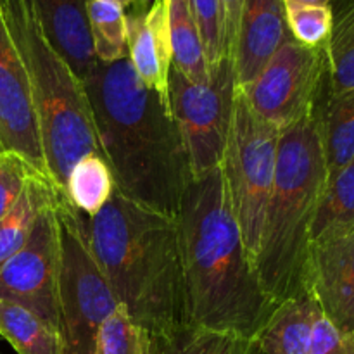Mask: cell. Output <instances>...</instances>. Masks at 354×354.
<instances>
[{
  "label": "cell",
  "instance_id": "1",
  "mask_svg": "<svg viewBox=\"0 0 354 354\" xmlns=\"http://www.w3.org/2000/svg\"><path fill=\"white\" fill-rule=\"evenodd\" d=\"M83 86L118 192L176 218L192 171L168 100L142 83L128 57L97 61Z\"/></svg>",
  "mask_w": 354,
  "mask_h": 354
},
{
  "label": "cell",
  "instance_id": "2",
  "mask_svg": "<svg viewBox=\"0 0 354 354\" xmlns=\"http://www.w3.org/2000/svg\"><path fill=\"white\" fill-rule=\"evenodd\" d=\"M187 324L256 341L277 304L265 292L232 213L221 166L192 178L176 214Z\"/></svg>",
  "mask_w": 354,
  "mask_h": 354
},
{
  "label": "cell",
  "instance_id": "3",
  "mask_svg": "<svg viewBox=\"0 0 354 354\" xmlns=\"http://www.w3.org/2000/svg\"><path fill=\"white\" fill-rule=\"evenodd\" d=\"M92 251L130 317L151 335L187 324L182 245L176 218L149 209L114 189L88 218Z\"/></svg>",
  "mask_w": 354,
  "mask_h": 354
},
{
  "label": "cell",
  "instance_id": "4",
  "mask_svg": "<svg viewBox=\"0 0 354 354\" xmlns=\"http://www.w3.org/2000/svg\"><path fill=\"white\" fill-rule=\"evenodd\" d=\"M328 173L313 113L280 133L275 180L266 206L256 270L275 304L308 292L311 230Z\"/></svg>",
  "mask_w": 354,
  "mask_h": 354
},
{
  "label": "cell",
  "instance_id": "5",
  "mask_svg": "<svg viewBox=\"0 0 354 354\" xmlns=\"http://www.w3.org/2000/svg\"><path fill=\"white\" fill-rule=\"evenodd\" d=\"M0 12L26 69L48 176L62 192L80 158L102 154L85 86L50 44L33 0H0Z\"/></svg>",
  "mask_w": 354,
  "mask_h": 354
},
{
  "label": "cell",
  "instance_id": "6",
  "mask_svg": "<svg viewBox=\"0 0 354 354\" xmlns=\"http://www.w3.org/2000/svg\"><path fill=\"white\" fill-rule=\"evenodd\" d=\"M59 311L66 354H93L100 324L118 306V299L90 244L88 216L64 196L57 201Z\"/></svg>",
  "mask_w": 354,
  "mask_h": 354
},
{
  "label": "cell",
  "instance_id": "7",
  "mask_svg": "<svg viewBox=\"0 0 354 354\" xmlns=\"http://www.w3.org/2000/svg\"><path fill=\"white\" fill-rule=\"evenodd\" d=\"M280 133L279 128L265 123L252 113L244 93L237 88L227 147L220 166L232 213L254 265L275 180Z\"/></svg>",
  "mask_w": 354,
  "mask_h": 354
},
{
  "label": "cell",
  "instance_id": "8",
  "mask_svg": "<svg viewBox=\"0 0 354 354\" xmlns=\"http://www.w3.org/2000/svg\"><path fill=\"white\" fill-rule=\"evenodd\" d=\"M235 92L237 83L230 57L211 66L206 83H196L175 68L169 69V111L182 135L192 178H201L223 161Z\"/></svg>",
  "mask_w": 354,
  "mask_h": 354
},
{
  "label": "cell",
  "instance_id": "9",
  "mask_svg": "<svg viewBox=\"0 0 354 354\" xmlns=\"http://www.w3.org/2000/svg\"><path fill=\"white\" fill-rule=\"evenodd\" d=\"M325 88V47H306L290 38L275 52L263 71L239 90L256 116L286 131L313 113Z\"/></svg>",
  "mask_w": 354,
  "mask_h": 354
},
{
  "label": "cell",
  "instance_id": "10",
  "mask_svg": "<svg viewBox=\"0 0 354 354\" xmlns=\"http://www.w3.org/2000/svg\"><path fill=\"white\" fill-rule=\"evenodd\" d=\"M59 259L61 241L54 203L38 214L26 244L0 265V299L23 304L61 330Z\"/></svg>",
  "mask_w": 354,
  "mask_h": 354
},
{
  "label": "cell",
  "instance_id": "11",
  "mask_svg": "<svg viewBox=\"0 0 354 354\" xmlns=\"http://www.w3.org/2000/svg\"><path fill=\"white\" fill-rule=\"evenodd\" d=\"M0 151L16 152L50 180L41 147L33 95L21 55L0 12Z\"/></svg>",
  "mask_w": 354,
  "mask_h": 354
},
{
  "label": "cell",
  "instance_id": "12",
  "mask_svg": "<svg viewBox=\"0 0 354 354\" xmlns=\"http://www.w3.org/2000/svg\"><path fill=\"white\" fill-rule=\"evenodd\" d=\"M306 289L335 328L354 334V228L311 244Z\"/></svg>",
  "mask_w": 354,
  "mask_h": 354
},
{
  "label": "cell",
  "instance_id": "13",
  "mask_svg": "<svg viewBox=\"0 0 354 354\" xmlns=\"http://www.w3.org/2000/svg\"><path fill=\"white\" fill-rule=\"evenodd\" d=\"M169 0H138L127 14L128 59L145 86L168 100V76L171 69Z\"/></svg>",
  "mask_w": 354,
  "mask_h": 354
},
{
  "label": "cell",
  "instance_id": "14",
  "mask_svg": "<svg viewBox=\"0 0 354 354\" xmlns=\"http://www.w3.org/2000/svg\"><path fill=\"white\" fill-rule=\"evenodd\" d=\"M290 38L282 0H244L232 55L237 88L249 85Z\"/></svg>",
  "mask_w": 354,
  "mask_h": 354
},
{
  "label": "cell",
  "instance_id": "15",
  "mask_svg": "<svg viewBox=\"0 0 354 354\" xmlns=\"http://www.w3.org/2000/svg\"><path fill=\"white\" fill-rule=\"evenodd\" d=\"M38 17L55 50L85 82L97 66L90 37L86 0H33Z\"/></svg>",
  "mask_w": 354,
  "mask_h": 354
},
{
  "label": "cell",
  "instance_id": "16",
  "mask_svg": "<svg viewBox=\"0 0 354 354\" xmlns=\"http://www.w3.org/2000/svg\"><path fill=\"white\" fill-rule=\"evenodd\" d=\"M320 315V308L310 292L282 301L256 337L259 351L261 354H308Z\"/></svg>",
  "mask_w": 354,
  "mask_h": 354
},
{
  "label": "cell",
  "instance_id": "17",
  "mask_svg": "<svg viewBox=\"0 0 354 354\" xmlns=\"http://www.w3.org/2000/svg\"><path fill=\"white\" fill-rule=\"evenodd\" d=\"M318 118L330 178L354 158V88L330 93L327 86L318 102Z\"/></svg>",
  "mask_w": 354,
  "mask_h": 354
},
{
  "label": "cell",
  "instance_id": "18",
  "mask_svg": "<svg viewBox=\"0 0 354 354\" xmlns=\"http://www.w3.org/2000/svg\"><path fill=\"white\" fill-rule=\"evenodd\" d=\"M59 194L61 190L48 178L38 173L30 175L17 203L0 220V265L26 244L38 214L47 206L57 203Z\"/></svg>",
  "mask_w": 354,
  "mask_h": 354
},
{
  "label": "cell",
  "instance_id": "19",
  "mask_svg": "<svg viewBox=\"0 0 354 354\" xmlns=\"http://www.w3.org/2000/svg\"><path fill=\"white\" fill-rule=\"evenodd\" d=\"M0 335L17 354H66L61 330L14 301L0 299Z\"/></svg>",
  "mask_w": 354,
  "mask_h": 354
},
{
  "label": "cell",
  "instance_id": "20",
  "mask_svg": "<svg viewBox=\"0 0 354 354\" xmlns=\"http://www.w3.org/2000/svg\"><path fill=\"white\" fill-rule=\"evenodd\" d=\"M114 189L113 173L104 156L90 152L69 169L62 196L80 213L92 218L109 203Z\"/></svg>",
  "mask_w": 354,
  "mask_h": 354
},
{
  "label": "cell",
  "instance_id": "21",
  "mask_svg": "<svg viewBox=\"0 0 354 354\" xmlns=\"http://www.w3.org/2000/svg\"><path fill=\"white\" fill-rule=\"evenodd\" d=\"M169 38H171V68L196 83L209 80V64L203 38L187 0H169Z\"/></svg>",
  "mask_w": 354,
  "mask_h": 354
},
{
  "label": "cell",
  "instance_id": "22",
  "mask_svg": "<svg viewBox=\"0 0 354 354\" xmlns=\"http://www.w3.org/2000/svg\"><path fill=\"white\" fill-rule=\"evenodd\" d=\"M330 93L354 88V0L332 2V31L325 45Z\"/></svg>",
  "mask_w": 354,
  "mask_h": 354
},
{
  "label": "cell",
  "instance_id": "23",
  "mask_svg": "<svg viewBox=\"0 0 354 354\" xmlns=\"http://www.w3.org/2000/svg\"><path fill=\"white\" fill-rule=\"evenodd\" d=\"M151 354H261L258 342L237 335L183 325L165 335H152Z\"/></svg>",
  "mask_w": 354,
  "mask_h": 354
},
{
  "label": "cell",
  "instance_id": "24",
  "mask_svg": "<svg viewBox=\"0 0 354 354\" xmlns=\"http://www.w3.org/2000/svg\"><path fill=\"white\" fill-rule=\"evenodd\" d=\"M354 228V158L330 176L318 204L311 244Z\"/></svg>",
  "mask_w": 354,
  "mask_h": 354
},
{
  "label": "cell",
  "instance_id": "25",
  "mask_svg": "<svg viewBox=\"0 0 354 354\" xmlns=\"http://www.w3.org/2000/svg\"><path fill=\"white\" fill-rule=\"evenodd\" d=\"M93 54L100 62H116L128 57L127 12L121 6L104 0H86Z\"/></svg>",
  "mask_w": 354,
  "mask_h": 354
},
{
  "label": "cell",
  "instance_id": "26",
  "mask_svg": "<svg viewBox=\"0 0 354 354\" xmlns=\"http://www.w3.org/2000/svg\"><path fill=\"white\" fill-rule=\"evenodd\" d=\"M152 335L130 317L123 304L100 324L93 354H151Z\"/></svg>",
  "mask_w": 354,
  "mask_h": 354
},
{
  "label": "cell",
  "instance_id": "27",
  "mask_svg": "<svg viewBox=\"0 0 354 354\" xmlns=\"http://www.w3.org/2000/svg\"><path fill=\"white\" fill-rule=\"evenodd\" d=\"M290 37L306 47L322 48L332 31V6H294L283 3Z\"/></svg>",
  "mask_w": 354,
  "mask_h": 354
},
{
  "label": "cell",
  "instance_id": "28",
  "mask_svg": "<svg viewBox=\"0 0 354 354\" xmlns=\"http://www.w3.org/2000/svg\"><path fill=\"white\" fill-rule=\"evenodd\" d=\"M189 9L199 28L203 38L207 64L214 66L223 57H228L225 48L223 10L220 0H187Z\"/></svg>",
  "mask_w": 354,
  "mask_h": 354
},
{
  "label": "cell",
  "instance_id": "29",
  "mask_svg": "<svg viewBox=\"0 0 354 354\" xmlns=\"http://www.w3.org/2000/svg\"><path fill=\"white\" fill-rule=\"evenodd\" d=\"M33 173L37 171L16 152L0 151V220L12 209Z\"/></svg>",
  "mask_w": 354,
  "mask_h": 354
},
{
  "label": "cell",
  "instance_id": "30",
  "mask_svg": "<svg viewBox=\"0 0 354 354\" xmlns=\"http://www.w3.org/2000/svg\"><path fill=\"white\" fill-rule=\"evenodd\" d=\"M308 354H354V334H342L320 315L315 324Z\"/></svg>",
  "mask_w": 354,
  "mask_h": 354
},
{
  "label": "cell",
  "instance_id": "31",
  "mask_svg": "<svg viewBox=\"0 0 354 354\" xmlns=\"http://www.w3.org/2000/svg\"><path fill=\"white\" fill-rule=\"evenodd\" d=\"M221 10H223V28H225V48L227 55L232 59L234 55L235 37H237L239 19L244 0H220Z\"/></svg>",
  "mask_w": 354,
  "mask_h": 354
},
{
  "label": "cell",
  "instance_id": "32",
  "mask_svg": "<svg viewBox=\"0 0 354 354\" xmlns=\"http://www.w3.org/2000/svg\"><path fill=\"white\" fill-rule=\"evenodd\" d=\"M283 3H294V6H332L334 0H282Z\"/></svg>",
  "mask_w": 354,
  "mask_h": 354
},
{
  "label": "cell",
  "instance_id": "33",
  "mask_svg": "<svg viewBox=\"0 0 354 354\" xmlns=\"http://www.w3.org/2000/svg\"><path fill=\"white\" fill-rule=\"evenodd\" d=\"M104 2H113V3H118V6H121L123 9H127V7H131L133 3H137L138 0H104Z\"/></svg>",
  "mask_w": 354,
  "mask_h": 354
}]
</instances>
